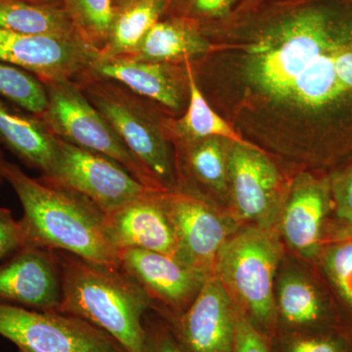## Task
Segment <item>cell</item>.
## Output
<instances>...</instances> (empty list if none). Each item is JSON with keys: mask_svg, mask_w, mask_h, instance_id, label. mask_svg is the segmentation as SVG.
<instances>
[{"mask_svg": "<svg viewBox=\"0 0 352 352\" xmlns=\"http://www.w3.org/2000/svg\"><path fill=\"white\" fill-rule=\"evenodd\" d=\"M2 176L22 205L19 221L25 245L67 252L92 263L120 268L119 252L106 236L105 214L92 201L48 178L31 177L8 161Z\"/></svg>", "mask_w": 352, "mask_h": 352, "instance_id": "obj_1", "label": "cell"}, {"mask_svg": "<svg viewBox=\"0 0 352 352\" xmlns=\"http://www.w3.org/2000/svg\"><path fill=\"white\" fill-rule=\"evenodd\" d=\"M351 44L352 7H305L268 25L250 46L248 76L264 94L287 99L317 58Z\"/></svg>", "mask_w": 352, "mask_h": 352, "instance_id": "obj_2", "label": "cell"}, {"mask_svg": "<svg viewBox=\"0 0 352 352\" xmlns=\"http://www.w3.org/2000/svg\"><path fill=\"white\" fill-rule=\"evenodd\" d=\"M62 282L57 311L80 317L113 338L124 352H149L144 315L147 294L122 268L55 251Z\"/></svg>", "mask_w": 352, "mask_h": 352, "instance_id": "obj_3", "label": "cell"}, {"mask_svg": "<svg viewBox=\"0 0 352 352\" xmlns=\"http://www.w3.org/2000/svg\"><path fill=\"white\" fill-rule=\"evenodd\" d=\"M281 245L271 226H254L235 232L222 245L214 273L235 296L238 309L270 340L276 332L273 281Z\"/></svg>", "mask_w": 352, "mask_h": 352, "instance_id": "obj_4", "label": "cell"}, {"mask_svg": "<svg viewBox=\"0 0 352 352\" xmlns=\"http://www.w3.org/2000/svg\"><path fill=\"white\" fill-rule=\"evenodd\" d=\"M44 85L48 106L41 119L57 138L110 157L146 186L161 190L80 87L69 80L45 82Z\"/></svg>", "mask_w": 352, "mask_h": 352, "instance_id": "obj_5", "label": "cell"}, {"mask_svg": "<svg viewBox=\"0 0 352 352\" xmlns=\"http://www.w3.org/2000/svg\"><path fill=\"white\" fill-rule=\"evenodd\" d=\"M0 336L20 352H124L107 333L74 315L0 302Z\"/></svg>", "mask_w": 352, "mask_h": 352, "instance_id": "obj_6", "label": "cell"}, {"mask_svg": "<svg viewBox=\"0 0 352 352\" xmlns=\"http://www.w3.org/2000/svg\"><path fill=\"white\" fill-rule=\"evenodd\" d=\"M85 92L159 186H171L175 170L170 148L148 111L131 94L109 80L90 83Z\"/></svg>", "mask_w": 352, "mask_h": 352, "instance_id": "obj_7", "label": "cell"}, {"mask_svg": "<svg viewBox=\"0 0 352 352\" xmlns=\"http://www.w3.org/2000/svg\"><path fill=\"white\" fill-rule=\"evenodd\" d=\"M43 177L78 192L105 214L157 191L139 182L110 157L59 138L52 170Z\"/></svg>", "mask_w": 352, "mask_h": 352, "instance_id": "obj_8", "label": "cell"}, {"mask_svg": "<svg viewBox=\"0 0 352 352\" xmlns=\"http://www.w3.org/2000/svg\"><path fill=\"white\" fill-rule=\"evenodd\" d=\"M160 200L179 245V261L205 273H214L222 245L236 232V223L207 201L185 192H160Z\"/></svg>", "mask_w": 352, "mask_h": 352, "instance_id": "obj_9", "label": "cell"}, {"mask_svg": "<svg viewBox=\"0 0 352 352\" xmlns=\"http://www.w3.org/2000/svg\"><path fill=\"white\" fill-rule=\"evenodd\" d=\"M100 55L82 36H32L0 28V61L30 72L43 83L71 80Z\"/></svg>", "mask_w": 352, "mask_h": 352, "instance_id": "obj_10", "label": "cell"}, {"mask_svg": "<svg viewBox=\"0 0 352 352\" xmlns=\"http://www.w3.org/2000/svg\"><path fill=\"white\" fill-rule=\"evenodd\" d=\"M239 309L214 273L194 302L175 318L176 339L186 352H231Z\"/></svg>", "mask_w": 352, "mask_h": 352, "instance_id": "obj_11", "label": "cell"}, {"mask_svg": "<svg viewBox=\"0 0 352 352\" xmlns=\"http://www.w3.org/2000/svg\"><path fill=\"white\" fill-rule=\"evenodd\" d=\"M62 298L56 252L25 245L0 263V302L57 311Z\"/></svg>", "mask_w": 352, "mask_h": 352, "instance_id": "obj_12", "label": "cell"}, {"mask_svg": "<svg viewBox=\"0 0 352 352\" xmlns=\"http://www.w3.org/2000/svg\"><path fill=\"white\" fill-rule=\"evenodd\" d=\"M120 266L147 294L154 305L159 300L182 315L194 302L208 274L173 256L140 249L119 252Z\"/></svg>", "mask_w": 352, "mask_h": 352, "instance_id": "obj_13", "label": "cell"}, {"mask_svg": "<svg viewBox=\"0 0 352 352\" xmlns=\"http://www.w3.org/2000/svg\"><path fill=\"white\" fill-rule=\"evenodd\" d=\"M229 189L241 219L270 226L280 176L276 166L250 143H235L228 153Z\"/></svg>", "mask_w": 352, "mask_h": 352, "instance_id": "obj_14", "label": "cell"}, {"mask_svg": "<svg viewBox=\"0 0 352 352\" xmlns=\"http://www.w3.org/2000/svg\"><path fill=\"white\" fill-rule=\"evenodd\" d=\"M153 191L105 214V232L118 252L140 249L160 252L179 261V245L160 200Z\"/></svg>", "mask_w": 352, "mask_h": 352, "instance_id": "obj_15", "label": "cell"}, {"mask_svg": "<svg viewBox=\"0 0 352 352\" xmlns=\"http://www.w3.org/2000/svg\"><path fill=\"white\" fill-rule=\"evenodd\" d=\"M89 69L100 80L119 83L170 110L182 107V85L168 65L100 55Z\"/></svg>", "mask_w": 352, "mask_h": 352, "instance_id": "obj_16", "label": "cell"}, {"mask_svg": "<svg viewBox=\"0 0 352 352\" xmlns=\"http://www.w3.org/2000/svg\"><path fill=\"white\" fill-rule=\"evenodd\" d=\"M3 145L28 166L48 176L57 154V136L41 118L0 97V146Z\"/></svg>", "mask_w": 352, "mask_h": 352, "instance_id": "obj_17", "label": "cell"}, {"mask_svg": "<svg viewBox=\"0 0 352 352\" xmlns=\"http://www.w3.org/2000/svg\"><path fill=\"white\" fill-rule=\"evenodd\" d=\"M327 208L323 187L314 180L296 184L282 217L285 239L296 252L310 254L320 238L321 227Z\"/></svg>", "mask_w": 352, "mask_h": 352, "instance_id": "obj_18", "label": "cell"}, {"mask_svg": "<svg viewBox=\"0 0 352 352\" xmlns=\"http://www.w3.org/2000/svg\"><path fill=\"white\" fill-rule=\"evenodd\" d=\"M210 43L190 18L160 20L143 39L138 50L127 56L143 61L166 62L203 54Z\"/></svg>", "mask_w": 352, "mask_h": 352, "instance_id": "obj_19", "label": "cell"}, {"mask_svg": "<svg viewBox=\"0 0 352 352\" xmlns=\"http://www.w3.org/2000/svg\"><path fill=\"white\" fill-rule=\"evenodd\" d=\"M276 331L305 332L333 328L316 291L298 275H287L278 289Z\"/></svg>", "mask_w": 352, "mask_h": 352, "instance_id": "obj_20", "label": "cell"}, {"mask_svg": "<svg viewBox=\"0 0 352 352\" xmlns=\"http://www.w3.org/2000/svg\"><path fill=\"white\" fill-rule=\"evenodd\" d=\"M0 28L32 36H82L63 4L29 0H0Z\"/></svg>", "mask_w": 352, "mask_h": 352, "instance_id": "obj_21", "label": "cell"}, {"mask_svg": "<svg viewBox=\"0 0 352 352\" xmlns=\"http://www.w3.org/2000/svg\"><path fill=\"white\" fill-rule=\"evenodd\" d=\"M168 6L166 0H134L118 9L102 56H131Z\"/></svg>", "mask_w": 352, "mask_h": 352, "instance_id": "obj_22", "label": "cell"}, {"mask_svg": "<svg viewBox=\"0 0 352 352\" xmlns=\"http://www.w3.org/2000/svg\"><path fill=\"white\" fill-rule=\"evenodd\" d=\"M335 52L321 55L309 65L292 85L287 99L305 107L317 109L330 105L349 92L336 73Z\"/></svg>", "mask_w": 352, "mask_h": 352, "instance_id": "obj_23", "label": "cell"}, {"mask_svg": "<svg viewBox=\"0 0 352 352\" xmlns=\"http://www.w3.org/2000/svg\"><path fill=\"white\" fill-rule=\"evenodd\" d=\"M187 85L189 90V105L182 119L176 124L178 134L188 140L217 138L228 139L235 143H248L243 140L228 122L208 105L198 87L191 67H186Z\"/></svg>", "mask_w": 352, "mask_h": 352, "instance_id": "obj_24", "label": "cell"}, {"mask_svg": "<svg viewBox=\"0 0 352 352\" xmlns=\"http://www.w3.org/2000/svg\"><path fill=\"white\" fill-rule=\"evenodd\" d=\"M217 138L192 141L187 152V163L196 179L220 195L229 189L228 154ZM229 153V152H228Z\"/></svg>", "mask_w": 352, "mask_h": 352, "instance_id": "obj_25", "label": "cell"}, {"mask_svg": "<svg viewBox=\"0 0 352 352\" xmlns=\"http://www.w3.org/2000/svg\"><path fill=\"white\" fill-rule=\"evenodd\" d=\"M0 97L41 118L47 110L48 96L44 83L30 72L0 61Z\"/></svg>", "mask_w": 352, "mask_h": 352, "instance_id": "obj_26", "label": "cell"}, {"mask_svg": "<svg viewBox=\"0 0 352 352\" xmlns=\"http://www.w3.org/2000/svg\"><path fill=\"white\" fill-rule=\"evenodd\" d=\"M62 4L82 38L101 52L116 15L112 0H62Z\"/></svg>", "mask_w": 352, "mask_h": 352, "instance_id": "obj_27", "label": "cell"}, {"mask_svg": "<svg viewBox=\"0 0 352 352\" xmlns=\"http://www.w3.org/2000/svg\"><path fill=\"white\" fill-rule=\"evenodd\" d=\"M270 352H352V332L340 329L284 332L270 340Z\"/></svg>", "mask_w": 352, "mask_h": 352, "instance_id": "obj_28", "label": "cell"}, {"mask_svg": "<svg viewBox=\"0 0 352 352\" xmlns=\"http://www.w3.org/2000/svg\"><path fill=\"white\" fill-rule=\"evenodd\" d=\"M325 261L331 279L352 308V241L331 250Z\"/></svg>", "mask_w": 352, "mask_h": 352, "instance_id": "obj_29", "label": "cell"}, {"mask_svg": "<svg viewBox=\"0 0 352 352\" xmlns=\"http://www.w3.org/2000/svg\"><path fill=\"white\" fill-rule=\"evenodd\" d=\"M25 245L19 220L14 219L9 208L0 207V261L12 256Z\"/></svg>", "mask_w": 352, "mask_h": 352, "instance_id": "obj_30", "label": "cell"}, {"mask_svg": "<svg viewBox=\"0 0 352 352\" xmlns=\"http://www.w3.org/2000/svg\"><path fill=\"white\" fill-rule=\"evenodd\" d=\"M231 352H270V340L259 333L240 310Z\"/></svg>", "mask_w": 352, "mask_h": 352, "instance_id": "obj_31", "label": "cell"}, {"mask_svg": "<svg viewBox=\"0 0 352 352\" xmlns=\"http://www.w3.org/2000/svg\"><path fill=\"white\" fill-rule=\"evenodd\" d=\"M147 329L149 352H186L170 329L159 326Z\"/></svg>", "mask_w": 352, "mask_h": 352, "instance_id": "obj_32", "label": "cell"}, {"mask_svg": "<svg viewBox=\"0 0 352 352\" xmlns=\"http://www.w3.org/2000/svg\"><path fill=\"white\" fill-rule=\"evenodd\" d=\"M236 0H190L189 13L194 17L214 18L228 12Z\"/></svg>", "mask_w": 352, "mask_h": 352, "instance_id": "obj_33", "label": "cell"}, {"mask_svg": "<svg viewBox=\"0 0 352 352\" xmlns=\"http://www.w3.org/2000/svg\"><path fill=\"white\" fill-rule=\"evenodd\" d=\"M337 212L352 227V171L336 187Z\"/></svg>", "mask_w": 352, "mask_h": 352, "instance_id": "obj_34", "label": "cell"}, {"mask_svg": "<svg viewBox=\"0 0 352 352\" xmlns=\"http://www.w3.org/2000/svg\"><path fill=\"white\" fill-rule=\"evenodd\" d=\"M338 78L347 91L352 90V44L333 53Z\"/></svg>", "mask_w": 352, "mask_h": 352, "instance_id": "obj_35", "label": "cell"}, {"mask_svg": "<svg viewBox=\"0 0 352 352\" xmlns=\"http://www.w3.org/2000/svg\"><path fill=\"white\" fill-rule=\"evenodd\" d=\"M134 1V0H112L113 6L116 8V11L118 9L122 8V7L127 6V4L131 3V2Z\"/></svg>", "mask_w": 352, "mask_h": 352, "instance_id": "obj_36", "label": "cell"}, {"mask_svg": "<svg viewBox=\"0 0 352 352\" xmlns=\"http://www.w3.org/2000/svg\"><path fill=\"white\" fill-rule=\"evenodd\" d=\"M6 163V157H4L3 153L1 151V148H0V184L4 182L3 176H2V170H3V166Z\"/></svg>", "mask_w": 352, "mask_h": 352, "instance_id": "obj_37", "label": "cell"}, {"mask_svg": "<svg viewBox=\"0 0 352 352\" xmlns=\"http://www.w3.org/2000/svg\"><path fill=\"white\" fill-rule=\"evenodd\" d=\"M29 1L44 4H62V0H29Z\"/></svg>", "mask_w": 352, "mask_h": 352, "instance_id": "obj_38", "label": "cell"}, {"mask_svg": "<svg viewBox=\"0 0 352 352\" xmlns=\"http://www.w3.org/2000/svg\"><path fill=\"white\" fill-rule=\"evenodd\" d=\"M166 1H168V4H170L171 2L177 1V0H166Z\"/></svg>", "mask_w": 352, "mask_h": 352, "instance_id": "obj_39", "label": "cell"}, {"mask_svg": "<svg viewBox=\"0 0 352 352\" xmlns=\"http://www.w3.org/2000/svg\"><path fill=\"white\" fill-rule=\"evenodd\" d=\"M20 352V351H19Z\"/></svg>", "mask_w": 352, "mask_h": 352, "instance_id": "obj_40", "label": "cell"}]
</instances>
